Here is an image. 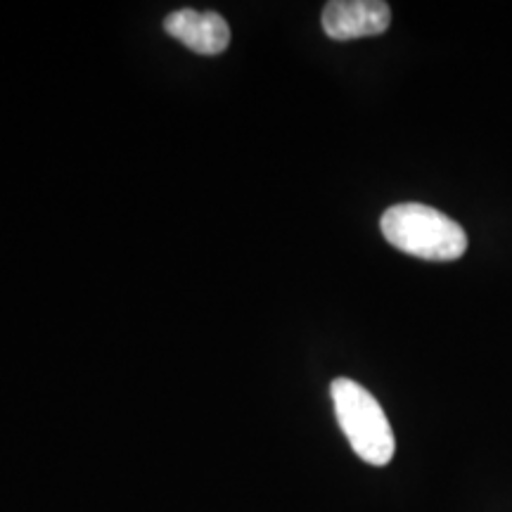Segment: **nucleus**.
<instances>
[{
	"label": "nucleus",
	"mask_w": 512,
	"mask_h": 512,
	"mask_svg": "<svg viewBox=\"0 0 512 512\" xmlns=\"http://www.w3.org/2000/svg\"><path fill=\"white\" fill-rule=\"evenodd\" d=\"M380 228L389 245L425 261H456L467 249L463 226L427 204L406 202L389 207L382 214Z\"/></svg>",
	"instance_id": "nucleus-1"
},
{
	"label": "nucleus",
	"mask_w": 512,
	"mask_h": 512,
	"mask_svg": "<svg viewBox=\"0 0 512 512\" xmlns=\"http://www.w3.org/2000/svg\"><path fill=\"white\" fill-rule=\"evenodd\" d=\"M164 31L200 55H221L230 43L228 22L219 12L176 10L164 19Z\"/></svg>",
	"instance_id": "nucleus-4"
},
{
	"label": "nucleus",
	"mask_w": 512,
	"mask_h": 512,
	"mask_svg": "<svg viewBox=\"0 0 512 512\" xmlns=\"http://www.w3.org/2000/svg\"><path fill=\"white\" fill-rule=\"evenodd\" d=\"M392 8L382 0H332L323 10V29L335 41H354L384 34Z\"/></svg>",
	"instance_id": "nucleus-3"
},
{
	"label": "nucleus",
	"mask_w": 512,
	"mask_h": 512,
	"mask_svg": "<svg viewBox=\"0 0 512 512\" xmlns=\"http://www.w3.org/2000/svg\"><path fill=\"white\" fill-rule=\"evenodd\" d=\"M330 394L339 427L356 456L366 460L368 465H387L394 458L396 441L392 425L375 396L349 377H339L332 382Z\"/></svg>",
	"instance_id": "nucleus-2"
}]
</instances>
